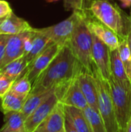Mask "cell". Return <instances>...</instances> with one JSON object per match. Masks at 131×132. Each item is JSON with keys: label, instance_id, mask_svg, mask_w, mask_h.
Returning <instances> with one entry per match:
<instances>
[{"label": "cell", "instance_id": "cell-16", "mask_svg": "<svg viewBox=\"0 0 131 132\" xmlns=\"http://www.w3.org/2000/svg\"><path fill=\"white\" fill-rule=\"evenodd\" d=\"M55 92V88L42 90L31 91L27 97L24 106L21 111V114L25 118V120L46 100H47L53 93Z\"/></svg>", "mask_w": 131, "mask_h": 132}, {"label": "cell", "instance_id": "cell-2", "mask_svg": "<svg viewBox=\"0 0 131 132\" xmlns=\"http://www.w3.org/2000/svg\"><path fill=\"white\" fill-rule=\"evenodd\" d=\"M84 5L94 18L116 32L120 39L127 36L129 15L113 1L84 0Z\"/></svg>", "mask_w": 131, "mask_h": 132}, {"label": "cell", "instance_id": "cell-7", "mask_svg": "<svg viewBox=\"0 0 131 132\" xmlns=\"http://www.w3.org/2000/svg\"><path fill=\"white\" fill-rule=\"evenodd\" d=\"M59 102L65 106L75 107L83 110L88 106L87 101L80 87L77 77L69 83L55 88Z\"/></svg>", "mask_w": 131, "mask_h": 132}, {"label": "cell", "instance_id": "cell-33", "mask_svg": "<svg viewBox=\"0 0 131 132\" xmlns=\"http://www.w3.org/2000/svg\"><path fill=\"white\" fill-rule=\"evenodd\" d=\"M124 132H131V115L130 119H129V121H128V123H127V128H126L125 131Z\"/></svg>", "mask_w": 131, "mask_h": 132}, {"label": "cell", "instance_id": "cell-32", "mask_svg": "<svg viewBox=\"0 0 131 132\" xmlns=\"http://www.w3.org/2000/svg\"><path fill=\"white\" fill-rule=\"evenodd\" d=\"M123 5L126 8H129V7H131V0H120Z\"/></svg>", "mask_w": 131, "mask_h": 132}, {"label": "cell", "instance_id": "cell-34", "mask_svg": "<svg viewBox=\"0 0 131 132\" xmlns=\"http://www.w3.org/2000/svg\"><path fill=\"white\" fill-rule=\"evenodd\" d=\"M48 2H56V1H59V0H46Z\"/></svg>", "mask_w": 131, "mask_h": 132}, {"label": "cell", "instance_id": "cell-18", "mask_svg": "<svg viewBox=\"0 0 131 132\" xmlns=\"http://www.w3.org/2000/svg\"><path fill=\"white\" fill-rule=\"evenodd\" d=\"M28 67L29 63L24 55L2 67L0 69V72L15 81L28 71Z\"/></svg>", "mask_w": 131, "mask_h": 132}, {"label": "cell", "instance_id": "cell-14", "mask_svg": "<svg viewBox=\"0 0 131 132\" xmlns=\"http://www.w3.org/2000/svg\"><path fill=\"white\" fill-rule=\"evenodd\" d=\"M29 32L30 31L25 32L17 35H11L8 36L6 43L5 55L2 67L8 64V63L12 62V60H15L25 55L24 42L25 37L27 36Z\"/></svg>", "mask_w": 131, "mask_h": 132}, {"label": "cell", "instance_id": "cell-26", "mask_svg": "<svg viewBox=\"0 0 131 132\" xmlns=\"http://www.w3.org/2000/svg\"><path fill=\"white\" fill-rule=\"evenodd\" d=\"M14 82V80L0 72V99L11 90Z\"/></svg>", "mask_w": 131, "mask_h": 132}, {"label": "cell", "instance_id": "cell-21", "mask_svg": "<svg viewBox=\"0 0 131 132\" xmlns=\"http://www.w3.org/2000/svg\"><path fill=\"white\" fill-rule=\"evenodd\" d=\"M33 39H32V47L30 52L25 55L26 60L29 65L53 42L45 35L39 32L35 28L33 29Z\"/></svg>", "mask_w": 131, "mask_h": 132}, {"label": "cell", "instance_id": "cell-10", "mask_svg": "<svg viewBox=\"0 0 131 132\" xmlns=\"http://www.w3.org/2000/svg\"><path fill=\"white\" fill-rule=\"evenodd\" d=\"M92 56L93 63L98 71L105 79L109 80L111 77L110 49L93 34Z\"/></svg>", "mask_w": 131, "mask_h": 132}, {"label": "cell", "instance_id": "cell-9", "mask_svg": "<svg viewBox=\"0 0 131 132\" xmlns=\"http://www.w3.org/2000/svg\"><path fill=\"white\" fill-rule=\"evenodd\" d=\"M62 47L63 46L59 44L52 43L29 65L27 76L32 84H33L39 75L48 67Z\"/></svg>", "mask_w": 131, "mask_h": 132}, {"label": "cell", "instance_id": "cell-31", "mask_svg": "<svg viewBox=\"0 0 131 132\" xmlns=\"http://www.w3.org/2000/svg\"><path fill=\"white\" fill-rule=\"evenodd\" d=\"M127 39L128 42V45L130 46L131 51V7H130V14L128 17V24H127Z\"/></svg>", "mask_w": 131, "mask_h": 132}, {"label": "cell", "instance_id": "cell-20", "mask_svg": "<svg viewBox=\"0 0 131 132\" xmlns=\"http://www.w3.org/2000/svg\"><path fill=\"white\" fill-rule=\"evenodd\" d=\"M4 125L0 132H26L25 127V118L21 112L5 113Z\"/></svg>", "mask_w": 131, "mask_h": 132}, {"label": "cell", "instance_id": "cell-15", "mask_svg": "<svg viewBox=\"0 0 131 132\" xmlns=\"http://www.w3.org/2000/svg\"><path fill=\"white\" fill-rule=\"evenodd\" d=\"M33 28L24 19L16 15L14 12L3 19L0 26V34L17 35L25 32L32 31Z\"/></svg>", "mask_w": 131, "mask_h": 132}, {"label": "cell", "instance_id": "cell-28", "mask_svg": "<svg viewBox=\"0 0 131 132\" xmlns=\"http://www.w3.org/2000/svg\"><path fill=\"white\" fill-rule=\"evenodd\" d=\"M12 12L9 3L5 0H0V19H5Z\"/></svg>", "mask_w": 131, "mask_h": 132}, {"label": "cell", "instance_id": "cell-3", "mask_svg": "<svg viewBox=\"0 0 131 132\" xmlns=\"http://www.w3.org/2000/svg\"><path fill=\"white\" fill-rule=\"evenodd\" d=\"M77 24L72 38L67 44L82 67L89 73H93L95 64L93 60V34L89 29L85 13Z\"/></svg>", "mask_w": 131, "mask_h": 132}, {"label": "cell", "instance_id": "cell-23", "mask_svg": "<svg viewBox=\"0 0 131 132\" xmlns=\"http://www.w3.org/2000/svg\"><path fill=\"white\" fill-rule=\"evenodd\" d=\"M85 117L93 132H107L104 121L99 111L93 107L87 106L83 110Z\"/></svg>", "mask_w": 131, "mask_h": 132}, {"label": "cell", "instance_id": "cell-24", "mask_svg": "<svg viewBox=\"0 0 131 132\" xmlns=\"http://www.w3.org/2000/svg\"><path fill=\"white\" fill-rule=\"evenodd\" d=\"M118 50L125 71L131 83V51L128 45L127 36L120 39V45Z\"/></svg>", "mask_w": 131, "mask_h": 132}, {"label": "cell", "instance_id": "cell-17", "mask_svg": "<svg viewBox=\"0 0 131 132\" xmlns=\"http://www.w3.org/2000/svg\"><path fill=\"white\" fill-rule=\"evenodd\" d=\"M27 97L22 96L10 90L3 97L1 98V107L3 113L21 112Z\"/></svg>", "mask_w": 131, "mask_h": 132}, {"label": "cell", "instance_id": "cell-30", "mask_svg": "<svg viewBox=\"0 0 131 132\" xmlns=\"http://www.w3.org/2000/svg\"><path fill=\"white\" fill-rule=\"evenodd\" d=\"M65 132H78L73 125L69 118L66 116V121H65Z\"/></svg>", "mask_w": 131, "mask_h": 132}, {"label": "cell", "instance_id": "cell-6", "mask_svg": "<svg viewBox=\"0 0 131 132\" xmlns=\"http://www.w3.org/2000/svg\"><path fill=\"white\" fill-rule=\"evenodd\" d=\"M83 9L75 10L69 17L56 25L36 29L46 36L53 43L63 46L70 41L75 29L83 16Z\"/></svg>", "mask_w": 131, "mask_h": 132}, {"label": "cell", "instance_id": "cell-29", "mask_svg": "<svg viewBox=\"0 0 131 132\" xmlns=\"http://www.w3.org/2000/svg\"><path fill=\"white\" fill-rule=\"evenodd\" d=\"M8 35H2L0 34V68L2 67L5 55V48H6V43L8 39Z\"/></svg>", "mask_w": 131, "mask_h": 132}, {"label": "cell", "instance_id": "cell-22", "mask_svg": "<svg viewBox=\"0 0 131 132\" xmlns=\"http://www.w3.org/2000/svg\"><path fill=\"white\" fill-rule=\"evenodd\" d=\"M110 70L111 76L120 82L130 81L122 63L119 50H110Z\"/></svg>", "mask_w": 131, "mask_h": 132}, {"label": "cell", "instance_id": "cell-12", "mask_svg": "<svg viewBox=\"0 0 131 132\" xmlns=\"http://www.w3.org/2000/svg\"><path fill=\"white\" fill-rule=\"evenodd\" d=\"M65 121L64 105L59 102L53 111L33 132H65Z\"/></svg>", "mask_w": 131, "mask_h": 132}, {"label": "cell", "instance_id": "cell-25", "mask_svg": "<svg viewBox=\"0 0 131 132\" xmlns=\"http://www.w3.org/2000/svg\"><path fill=\"white\" fill-rule=\"evenodd\" d=\"M32 88V84L29 80L27 72L18 78L13 84L11 90L25 97H28Z\"/></svg>", "mask_w": 131, "mask_h": 132}, {"label": "cell", "instance_id": "cell-27", "mask_svg": "<svg viewBox=\"0 0 131 132\" xmlns=\"http://www.w3.org/2000/svg\"><path fill=\"white\" fill-rule=\"evenodd\" d=\"M84 5V0H63V6L66 11L82 10Z\"/></svg>", "mask_w": 131, "mask_h": 132}, {"label": "cell", "instance_id": "cell-19", "mask_svg": "<svg viewBox=\"0 0 131 132\" xmlns=\"http://www.w3.org/2000/svg\"><path fill=\"white\" fill-rule=\"evenodd\" d=\"M65 112L78 132H93L83 110L75 107L65 106Z\"/></svg>", "mask_w": 131, "mask_h": 132}, {"label": "cell", "instance_id": "cell-35", "mask_svg": "<svg viewBox=\"0 0 131 132\" xmlns=\"http://www.w3.org/2000/svg\"><path fill=\"white\" fill-rule=\"evenodd\" d=\"M2 21H3V19H0V26H1V24H2Z\"/></svg>", "mask_w": 131, "mask_h": 132}, {"label": "cell", "instance_id": "cell-1", "mask_svg": "<svg viewBox=\"0 0 131 132\" xmlns=\"http://www.w3.org/2000/svg\"><path fill=\"white\" fill-rule=\"evenodd\" d=\"M83 69L70 47L65 45L32 84V90H49L64 85L76 77Z\"/></svg>", "mask_w": 131, "mask_h": 132}, {"label": "cell", "instance_id": "cell-11", "mask_svg": "<svg viewBox=\"0 0 131 132\" xmlns=\"http://www.w3.org/2000/svg\"><path fill=\"white\" fill-rule=\"evenodd\" d=\"M59 103V99L55 94V92L42 104H40L25 121V127L26 132H33L34 130L48 117L53 111L56 104Z\"/></svg>", "mask_w": 131, "mask_h": 132}, {"label": "cell", "instance_id": "cell-13", "mask_svg": "<svg viewBox=\"0 0 131 132\" xmlns=\"http://www.w3.org/2000/svg\"><path fill=\"white\" fill-rule=\"evenodd\" d=\"M77 80L88 105L98 110L97 87L96 79L93 73L83 69L77 75Z\"/></svg>", "mask_w": 131, "mask_h": 132}, {"label": "cell", "instance_id": "cell-8", "mask_svg": "<svg viewBox=\"0 0 131 132\" xmlns=\"http://www.w3.org/2000/svg\"><path fill=\"white\" fill-rule=\"evenodd\" d=\"M83 9L85 13L86 25L90 32L108 46L110 50L118 49L120 45V38L118 35L106 25L94 18L85 5H83Z\"/></svg>", "mask_w": 131, "mask_h": 132}, {"label": "cell", "instance_id": "cell-4", "mask_svg": "<svg viewBox=\"0 0 131 132\" xmlns=\"http://www.w3.org/2000/svg\"><path fill=\"white\" fill-rule=\"evenodd\" d=\"M119 132H124L131 115V83L108 80Z\"/></svg>", "mask_w": 131, "mask_h": 132}, {"label": "cell", "instance_id": "cell-5", "mask_svg": "<svg viewBox=\"0 0 131 132\" xmlns=\"http://www.w3.org/2000/svg\"><path fill=\"white\" fill-rule=\"evenodd\" d=\"M93 75L97 87L98 111L104 121L107 131L119 132L109 80L100 74L97 67L93 70Z\"/></svg>", "mask_w": 131, "mask_h": 132}]
</instances>
